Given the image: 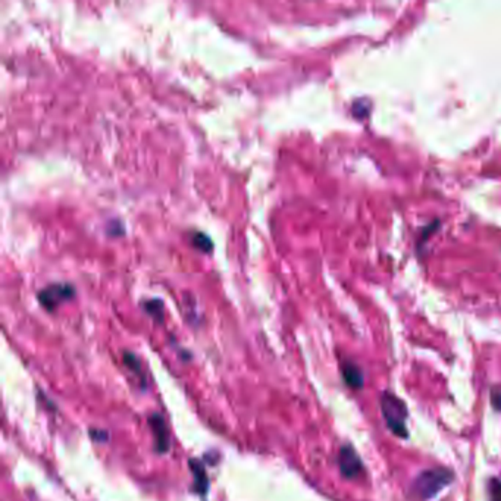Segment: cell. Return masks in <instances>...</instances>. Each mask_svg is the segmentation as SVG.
Segmentation results:
<instances>
[{
	"label": "cell",
	"instance_id": "9",
	"mask_svg": "<svg viewBox=\"0 0 501 501\" xmlns=\"http://www.w3.org/2000/svg\"><path fill=\"white\" fill-rule=\"evenodd\" d=\"M143 307H144V311L150 316H153L155 319L162 320V318H164V303H162L160 300H157V299L147 300L143 303Z\"/></svg>",
	"mask_w": 501,
	"mask_h": 501
},
{
	"label": "cell",
	"instance_id": "5",
	"mask_svg": "<svg viewBox=\"0 0 501 501\" xmlns=\"http://www.w3.org/2000/svg\"><path fill=\"white\" fill-rule=\"evenodd\" d=\"M149 422V426L152 430V434L155 437V449L159 454L168 453L171 449V438H169V431L168 426L165 422V418L162 416L160 414H153L147 419Z\"/></svg>",
	"mask_w": 501,
	"mask_h": 501
},
{
	"label": "cell",
	"instance_id": "3",
	"mask_svg": "<svg viewBox=\"0 0 501 501\" xmlns=\"http://www.w3.org/2000/svg\"><path fill=\"white\" fill-rule=\"evenodd\" d=\"M73 296H76V288L71 284H52L38 291L37 299L46 311L53 312L59 304L71 300Z\"/></svg>",
	"mask_w": 501,
	"mask_h": 501
},
{
	"label": "cell",
	"instance_id": "8",
	"mask_svg": "<svg viewBox=\"0 0 501 501\" xmlns=\"http://www.w3.org/2000/svg\"><path fill=\"white\" fill-rule=\"evenodd\" d=\"M124 365L128 367L131 372H134L136 375H139L141 378V381L144 382V386H146V379H144L143 369H141V362L139 360V358L136 355H132V353H129V351H125L124 353Z\"/></svg>",
	"mask_w": 501,
	"mask_h": 501
},
{
	"label": "cell",
	"instance_id": "13",
	"mask_svg": "<svg viewBox=\"0 0 501 501\" xmlns=\"http://www.w3.org/2000/svg\"><path fill=\"white\" fill-rule=\"evenodd\" d=\"M491 404L494 406L495 410L501 411V393L493 391V394H491Z\"/></svg>",
	"mask_w": 501,
	"mask_h": 501
},
{
	"label": "cell",
	"instance_id": "4",
	"mask_svg": "<svg viewBox=\"0 0 501 501\" xmlns=\"http://www.w3.org/2000/svg\"><path fill=\"white\" fill-rule=\"evenodd\" d=\"M337 462H338V467H340L341 475L347 479H356L365 474L363 462L359 458L358 451L350 444H344L340 449Z\"/></svg>",
	"mask_w": 501,
	"mask_h": 501
},
{
	"label": "cell",
	"instance_id": "1",
	"mask_svg": "<svg viewBox=\"0 0 501 501\" xmlns=\"http://www.w3.org/2000/svg\"><path fill=\"white\" fill-rule=\"evenodd\" d=\"M453 481L454 472L447 467L426 469L411 484V494L422 501L431 500L444 488H447Z\"/></svg>",
	"mask_w": 501,
	"mask_h": 501
},
{
	"label": "cell",
	"instance_id": "2",
	"mask_svg": "<svg viewBox=\"0 0 501 501\" xmlns=\"http://www.w3.org/2000/svg\"><path fill=\"white\" fill-rule=\"evenodd\" d=\"M379 406H381V411L382 416H384V421L388 426V430L399 438L406 439L409 437L407 432V416H409V410L406 403L397 397L395 394L386 391L381 394L379 399Z\"/></svg>",
	"mask_w": 501,
	"mask_h": 501
},
{
	"label": "cell",
	"instance_id": "6",
	"mask_svg": "<svg viewBox=\"0 0 501 501\" xmlns=\"http://www.w3.org/2000/svg\"><path fill=\"white\" fill-rule=\"evenodd\" d=\"M341 374L344 378L346 386H348L353 390H360L363 387V372L360 367L350 360H346L341 366Z\"/></svg>",
	"mask_w": 501,
	"mask_h": 501
},
{
	"label": "cell",
	"instance_id": "11",
	"mask_svg": "<svg viewBox=\"0 0 501 501\" xmlns=\"http://www.w3.org/2000/svg\"><path fill=\"white\" fill-rule=\"evenodd\" d=\"M487 490L490 501H501V479L490 478Z\"/></svg>",
	"mask_w": 501,
	"mask_h": 501
},
{
	"label": "cell",
	"instance_id": "10",
	"mask_svg": "<svg viewBox=\"0 0 501 501\" xmlns=\"http://www.w3.org/2000/svg\"><path fill=\"white\" fill-rule=\"evenodd\" d=\"M193 244H195L197 248H200L202 252H204V253H209L211 250H212V246H213L212 240L208 237V235H206V234H200V232H197V234L195 235V237H193Z\"/></svg>",
	"mask_w": 501,
	"mask_h": 501
},
{
	"label": "cell",
	"instance_id": "7",
	"mask_svg": "<svg viewBox=\"0 0 501 501\" xmlns=\"http://www.w3.org/2000/svg\"><path fill=\"white\" fill-rule=\"evenodd\" d=\"M190 469L191 474L195 477V491L197 494L204 495L208 493L209 488V479H208V474H206L203 463H200L199 460H190Z\"/></svg>",
	"mask_w": 501,
	"mask_h": 501
},
{
	"label": "cell",
	"instance_id": "12",
	"mask_svg": "<svg viewBox=\"0 0 501 501\" xmlns=\"http://www.w3.org/2000/svg\"><path fill=\"white\" fill-rule=\"evenodd\" d=\"M90 437L97 441V443H105L108 439V432L101 431V430H90Z\"/></svg>",
	"mask_w": 501,
	"mask_h": 501
}]
</instances>
